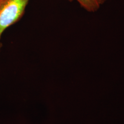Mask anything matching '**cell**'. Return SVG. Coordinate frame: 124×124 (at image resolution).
Segmentation results:
<instances>
[{
    "label": "cell",
    "mask_w": 124,
    "mask_h": 124,
    "mask_svg": "<svg viewBox=\"0 0 124 124\" xmlns=\"http://www.w3.org/2000/svg\"><path fill=\"white\" fill-rule=\"evenodd\" d=\"M31 0H0V44L6 29L22 18Z\"/></svg>",
    "instance_id": "6da1fadb"
},
{
    "label": "cell",
    "mask_w": 124,
    "mask_h": 124,
    "mask_svg": "<svg viewBox=\"0 0 124 124\" xmlns=\"http://www.w3.org/2000/svg\"><path fill=\"white\" fill-rule=\"evenodd\" d=\"M1 46H2V44H0V49L1 48Z\"/></svg>",
    "instance_id": "3957f363"
},
{
    "label": "cell",
    "mask_w": 124,
    "mask_h": 124,
    "mask_svg": "<svg viewBox=\"0 0 124 124\" xmlns=\"http://www.w3.org/2000/svg\"><path fill=\"white\" fill-rule=\"evenodd\" d=\"M70 2H77L84 10L94 13L100 10L107 0H69Z\"/></svg>",
    "instance_id": "7a4b0ae2"
}]
</instances>
